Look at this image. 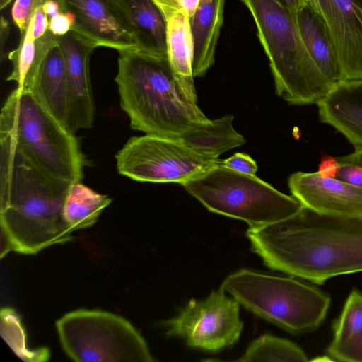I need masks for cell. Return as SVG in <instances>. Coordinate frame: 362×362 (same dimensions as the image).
Returning <instances> with one entry per match:
<instances>
[{"mask_svg":"<svg viewBox=\"0 0 362 362\" xmlns=\"http://www.w3.org/2000/svg\"><path fill=\"white\" fill-rule=\"evenodd\" d=\"M246 236L267 267L318 284L362 272V217L303 207L287 218L249 228Z\"/></svg>","mask_w":362,"mask_h":362,"instance_id":"cell-1","label":"cell"},{"mask_svg":"<svg viewBox=\"0 0 362 362\" xmlns=\"http://www.w3.org/2000/svg\"><path fill=\"white\" fill-rule=\"evenodd\" d=\"M71 182L54 177L0 134L1 258L11 251L35 255L73 240L63 216Z\"/></svg>","mask_w":362,"mask_h":362,"instance_id":"cell-2","label":"cell"},{"mask_svg":"<svg viewBox=\"0 0 362 362\" xmlns=\"http://www.w3.org/2000/svg\"><path fill=\"white\" fill-rule=\"evenodd\" d=\"M118 53L115 81L132 129L180 138L209 119L176 79L167 57L138 49Z\"/></svg>","mask_w":362,"mask_h":362,"instance_id":"cell-3","label":"cell"},{"mask_svg":"<svg viewBox=\"0 0 362 362\" xmlns=\"http://www.w3.org/2000/svg\"><path fill=\"white\" fill-rule=\"evenodd\" d=\"M249 10L269 61L276 94L291 105L317 104L332 84L309 54L281 0H240Z\"/></svg>","mask_w":362,"mask_h":362,"instance_id":"cell-4","label":"cell"},{"mask_svg":"<svg viewBox=\"0 0 362 362\" xmlns=\"http://www.w3.org/2000/svg\"><path fill=\"white\" fill-rule=\"evenodd\" d=\"M0 134L7 136L49 175L71 182L83 177L86 160L77 138L29 89L17 86L0 115Z\"/></svg>","mask_w":362,"mask_h":362,"instance_id":"cell-5","label":"cell"},{"mask_svg":"<svg viewBox=\"0 0 362 362\" xmlns=\"http://www.w3.org/2000/svg\"><path fill=\"white\" fill-rule=\"evenodd\" d=\"M217 165L181 184L209 211L258 228L287 218L304 206L256 175Z\"/></svg>","mask_w":362,"mask_h":362,"instance_id":"cell-6","label":"cell"},{"mask_svg":"<svg viewBox=\"0 0 362 362\" xmlns=\"http://www.w3.org/2000/svg\"><path fill=\"white\" fill-rule=\"evenodd\" d=\"M220 288L256 315L295 333L316 329L330 304L315 287L246 269L228 276Z\"/></svg>","mask_w":362,"mask_h":362,"instance_id":"cell-7","label":"cell"},{"mask_svg":"<svg viewBox=\"0 0 362 362\" xmlns=\"http://www.w3.org/2000/svg\"><path fill=\"white\" fill-rule=\"evenodd\" d=\"M55 325L63 350L75 361H154L137 329L117 314L78 309L64 315Z\"/></svg>","mask_w":362,"mask_h":362,"instance_id":"cell-8","label":"cell"},{"mask_svg":"<svg viewBox=\"0 0 362 362\" xmlns=\"http://www.w3.org/2000/svg\"><path fill=\"white\" fill-rule=\"evenodd\" d=\"M119 174L139 182L182 184L217 165L179 138L146 134L132 136L115 155Z\"/></svg>","mask_w":362,"mask_h":362,"instance_id":"cell-9","label":"cell"},{"mask_svg":"<svg viewBox=\"0 0 362 362\" xmlns=\"http://www.w3.org/2000/svg\"><path fill=\"white\" fill-rule=\"evenodd\" d=\"M219 288L203 300H189L178 313L163 322L168 337L182 339L192 348L216 352L239 339L243 322L239 303Z\"/></svg>","mask_w":362,"mask_h":362,"instance_id":"cell-10","label":"cell"},{"mask_svg":"<svg viewBox=\"0 0 362 362\" xmlns=\"http://www.w3.org/2000/svg\"><path fill=\"white\" fill-rule=\"evenodd\" d=\"M64 12L71 13V30L96 47L117 52L137 49L134 33L115 0H60Z\"/></svg>","mask_w":362,"mask_h":362,"instance_id":"cell-11","label":"cell"},{"mask_svg":"<svg viewBox=\"0 0 362 362\" xmlns=\"http://www.w3.org/2000/svg\"><path fill=\"white\" fill-rule=\"evenodd\" d=\"M59 45L64 59L68 84L67 127L75 134L80 129L90 128L94 122L89 62L97 47L72 30L59 37Z\"/></svg>","mask_w":362,"mask_h":362,"instance_id":"cell-12","label":"cell"},{"mask_svg":"<svg viewBox=\"0 0 362 362\" xmlns=\"http://www.w3.org/2000/svg\"><path fill=\"white\" fill-rule=\"evenodd\" d=\"M288 183L305 208L329 216L362 217V188L317 172L294 173Z\"/></svg>","mask_w":362,"mask_h":362,"instance_id":"cell-13","label":"cell"},{"mask_svg":"<svg viewBox=\"0 0 362 362\" xmlns=\"http://www.w3.org/2000/svg\"><path fill=\"white\" fill-rule=\"evenodd\" d=\"M314 1L334 41L342 80L362 78V0Z\"/></svg>","mask_w":362,"mask_h":362,"instance_id":"cell-14","label":"cell"},{"mask_svg":"<svg viewBox=\"0 0 362 362\" xmlns=\"http://www.w3.org/2000/svg\"><path fill=\"white\" fill-rule=\"evenodd\" d=\"M317 105L322 123L340 132L355 149L362 148V78L334 83Z\"/></svg>","mask_w":362,"mask_h":362,"instance_id":"cell-15","label":"cell"},{"mask_svg":"<svg viewBox=\"0 0 362 362\" xmlns=\"http://www.w3.org/2000/svg\"><path fill=\"white\" fill-rule=\"evenodd\" d=\"M291 13L302 41L318 68L332 84L341 81L334 41L314 0L306 1Z\"/></svg>","mask_w":362,"mask_h":362,"instance_id":"cell-16","label":"cell"},{"mask_svg":"<svg viewBox=\"0 0 362 362\" xmlns=\"http://www.w3.org/2000/svg\"><path fill=\"white\" fill-rule=\"evenodd\" d=\"M166 21L167 56L173 74L184 90L197 100L192 62L194 42L190 21L179 6L160 8Z\"/></svg>","mask_w":362,"mask_h":362,"instance_id":"cell-17","label":"cell"},{"mask_svg":"<svg viewBox=\"0 0 362 362\" xmlns=\"http://www.w3.org/2000/svg\"><path fill=\"white\" fill-rule=\"evenodd\" d=\"M226 0H199L190 25L194 42V77L204 76L215 61Z\"/></svg>","mask_w":362,"mask_h":362,"instance_id":"cell-18","label":"cell"},{"mask_svg":"<svg viewBox=\"0 0 362 362\" xmlns=\"http://www.w3.org/2000/svg\"><path fill=\"white\" fill-rule=\"evenodd\" d=\"M128 22L137 49L167 57L166 21L153 0H115Z\"/></svg>","mask_w":362,"mask_h":362,"instance_id":"cell-19","label":"cell"},{"mask_svg":"<svg viewBox=\"0 0 362 362\" xmlns=\"http://www.w3.org/2000/svg\"><path fill=\"white\" fill-rule=\"evenodd\" d=\"M29 90L67 127L68 84L64 59L59 42L47 53Z\"/></svg>","mask_w":362,"mask_h":362,"instance_id":"cell-20","label":"cell"},{"mask_svg":"<svg viewBox=\"0 0 362 362\" xmlns=\"http://www.w3.org/2000/svg\"><path fill=\"white\" fill-rule=\"evenodd\" d=\"M232 115L195 124L180 139L193 151L209 158L218 159L223 153L245 144L244 136L233 125Z\"/></svg>","mask_w":362,"mask_h":362,"instance_id":"cell-21","label":"cell"},{"mask_svg":"<svg viewBox=\"0 0 362 362\" xmlns=\"http://www.w3.org/2000/svg\"><path fill=\"white\" fill-rule=\"evenodd\" d=\"M59 38L48 29L44 36L36 40L29 24L21 35L18 47L8 54L12 71L6 81H15L18 87L30 89L43 59L48 51L59 42Z\"/></svg>","mask_w":362,"mask_h":362,"instance_id":"cell-22","label":"cell"},{"mask_svg":"<svg viewBox=\"0 0 362 362\" xmlns=\"http://www.w3.org/2000/svg\"><path fill=\"white\" fill-rule=\"evenodd\" d=\"M112 200L108 195L95 192L81 181L74 182L65 197L64 218L74 231L90 228Z\"/></svg>","mask_w":362,"mask_h":362,"instance_id":"cell-23","label":"cell"},{"mask_svg":"<svg viewBox=\"0 0 362 362\" xmlns=\"http://www.w3.org/2000/svg\"><path fill=\"white\" fill-rule=\"evenodd\" d=\"M304 351L295 343L269 334L253 340L236 361H307Z\"/></svg>","mask_w":362,"mask_h":362,"instance_id":"cell-24","label":"cell"},{"mask_svg":"<svg viewBox=\"0 0 362 362\" xmlns=\"http://www.w3.org/2000/svg\"><path fill=\"white\" fill-rule=\"evenodd\" d=\"M1 334L16 354L25 361H45L49 358L50 352L46 347L35 350L28 348L21 318L11 308L1 310Z\"/></svg>","mask_w":362,"mask_h":362,"instance_id":"cell-25","label":"cell"},{"mask_svg":"<svg viewBox=\"0 0 362 362\" xmlns=\"http://www.w3.org/2000/svg\"><path fill=\"white\" fill-rule=\"evenodd\" d=\"M332 343L343 342L362 330V293L353 290L333 326Z\"/></svg>","mask_w":362,"mask_h":362,"instance_id":"cell-26","label":"cell"},{"mask_svg":"<svg viewBox=\"0 0 362 362\" xmlns=\"http://www.w3.org/2000/svg\"><path fill=\"white\" fill-rule=\"evenodd\" d=\"M336 158L339 164L336 178L362 188V148Z\"/></svg>","mask_w":362,"mask_h":362,"instance_id":"cell-27","label":"cell"},{"mask_svg":"<svg viewBox=\"0 0 362 362\" xmlns=\"http://www.w3.org/2000/svg\"><path fill=\"white\" fill-rule=\"evenodd\" d=\"M327 352L335 361L362 362V330L343 342H331Z\"/></svg>","mask_w":362,"mask_h":362,"instance_id":"cell-28","label":"cell"},{"mask_svg":"<svg viewBox=\"0 0 362 362\" xmlns=\"http://www.w3.org/2000/svg\"><path fill=\"white\" fill-rule=\"evenodd\" d=\"M47 1L48 0H15L11 9V16L13 21L18 28L21 35L28 28L32 16L36 9L43 6ZM58 1H60V0Z\"/></svg>","mask_w":362,"mask_h":362,"instance_id":"cell-29","label":"cell"},{"mask_svg":"<svg viewBox=\"0 0 362 362\" xmlns=\"http://www.w3.org/2000/svg\"><path fill=\"white\" fill-rule=\"evenodd\" d=\"M222 165L230 170L249 175H256L257 165L248 154L235 153L231 157L222 160Z\"/></svg>","mask_w":362,"mask_h":362,"instance_id":"cell-30","label":"cell"},{"mask_svg":"<svg viewBox=\"0 0 362 362\" xmlns=\"http://www.w3.org/2000/svg\"><path fill=\"white\" fill-rule=\"evenodd\" d=\"M74 23V16L71 13L61 12L49 19V30L54 35L62 37L71 30Z\"/></svg>","mask_w":362,"mask_h":362,"instance_id":"cell-31","label":"cell"},{"mask_svg":"<svg viewBox=\"0 0 362 362\" xmlns=\"http://www.w3.org/2000/svg\"><path fill=\"white\" fill-rule=\"evenodd\" d=\"M30 24L33 36L36 40L45 35L49 29V18L45 13L42 6L36 9L32 16Z\"/></svg>","mask_w":362,"mask_h":362,"instance_id":"cell-32","label":"cell"},{"mask_svg":"<svg viewBox=\"0 0 362 362\" xmlns=\"http://www.w3.org/2000/svg\"><path fill=\"white\" fill-rule=\"evenodd\" d=\"M339 170V164L336 158L324 157L319 164L317 171L320 175L328 177H337Z\"/></svg>","mask_w":362,"mask_h":362,"instance_id":"cell-33","label":"cell"},{"mask_svg":"<svg viewBox=\"0 0 362 362\" xmlns=\"http://www.w3.org/2000/svg\"><path fill=\"white\" fill-rule=\"evenodd\" d=\"M42 8L49 19L56 16L61 12H64L61 2L58 0H48L43 5Z\"/></svg>","mask_w":362,"mask_h":362,"instance_id":"cell-34","label":"cell"},{"mask_svg":"<svg viewBox=\"0 0 362 362\" xmlns=\"http://www.w3.org/2000/svg\"><path fill=\"white\" fill-rule=\"evenodd\" d=\"M177 5L184 10L190 19L194 16L199 0H175Z\"/></svg>","mask_w":362,"mask_h":362,"instance_id":"cell-35","label":"cell"},{"mask_svg":"<svg viewBox=\"0 0 362 362\" xmlns=\"http://www.w3.org/2000/svg\"><path fill=\"white\" fill-rule=\"evenodd\" d=\"M290 9L291 12L295 11L308 0H281Z\"/></svg>","mask_w":362,"mask_h":362,"instance_id":"cell-36","label":"cell"},{"mask_svg":"<svg viewBox=\"0 0 362 362\" xmlns=\"http://www.w3.org/2000/svg\"><path fill=\"white\" fill-rule=\"evenodd\" d=\"M13 0H0V9L2 10L9 5Z\"/></svg>","mask_w":362,"mask_h":362,"instance_id":"cell-37","label":"cell"}]
</instances>
